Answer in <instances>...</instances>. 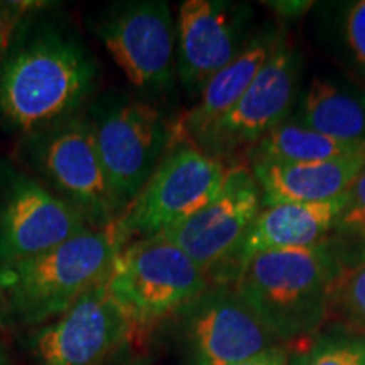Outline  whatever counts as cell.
I'll list each match as a JSON object with an SVG mask.
<instances>
[{"instance_id": "1", "label": "cell", "mask_w": 365, "mask_h": 365, "mask_svg": "<svg viewBox=\"0 0 365 365\" xmlns=\"http://www.w3.org/2000/svg\"><path fill=\"white\" fill-rule=\"evenodd\" d=\"M360 259L330 237L257 255L234 287L281 345L307 344L330 317L341 274Z\"/></svg>"}, {"instance_id": "2", "label": "cell", "mask_w": 365, "mask_h": 365, "mask_svg": "<svg viewBox=\"0 0 365 365\" xmlns=\"http://www.w3.org/2000/svg\"><path fill=\"white\" fill-rule=\"evenodd\" d=\"M97 63L59 27L19 29L0 65V117L26 135L76 115L93 91Z\"/></svg>"}, {"instance_id": "3", "label": "cell", "mask_w": 365, "mask_h": 365, "mask_svg": "<svg viewBox=\"0 0 365 365\" xmlns=\"http://www.w3.org/2000/svg\"><path fill=\"white\" fill-rule=\"evenodd\" d=\"M129 244L118 220L88 228L58 247L0 267V303L24 325L59 317L81 296L107 282L118 252Z\"/></svg>"}, {"instance_id": "4", "label": "cell", "mask_w": 365, "mask_h": 365, "mask_svg": "<svg viewBox=\"0 0 365 365\" xmlns=\"http://www.w3.org/2000/svg\"><path fill=\"white\" fill-rule=\"evenodd\" d=\"M210 286L202 269L163 235L129 242L105 282L135 331L175 318Z\"/></svg>"}, {"instance_id": "5", "label": "cell", "mask_w": 365, "mask_h": 365, "mask_svg": "<svg viewBox=\"0 0 365 365\" xmlns=\"http://www.w3.org/2000/svg\"><path fill=\"white\" fill-rule=\"evenodd\" d=\"M27 158L54 195L78 210L91 228L112 225L124 213L105 175L88 117L76 113L27 135Z\"/></svg>"}, {"instance_id": "6", "label": "cell", "mask_w": 365, "mask_h": 365, "mask_svg": "<svg viewBox=\"0 0 365 365\" xmlns=\"http://www.w3.org/2000/svg\"><path fill=\"white\" fill-rule=\"evenodd\" d=\"M88 118L105 175L125 212L170 150L175 129L156 107L129 97L102 100Z\"/></svg>"}, {"instance_id": "7", "label": "cell", "mask_w": 365, "mask_h": 365, "mask_svg": "<svg viewBox=\"0 0 365 365\" xmlns=\"http://www.w3.org/2000/svg\"><path fill=\"white\" fill-rule=\"evenodd\" d=\"M228 166L191 140L175 137L148 185L118 218L122 234L130 242L180 225L215 198Z\"/></svg>"}, {"instance_id": "8", "label": "cell", "mask_w": 365, "mask_h": 365, "mask_svg": "<svg viewBox=\"0 0 365 365\" xmlns=\"http://www.w3.org/2000/svg\"><path fill=\"white\" fill-rule=\"evenodd\" d=\"M299 53L284 31L242 98L212 125L198 148L227 164L254 148L293 112L299 93Z\"/></svg>"}, {"instance_id": "9", "label": "cell", "mask_w": 365, "mask_h": 365, "mask_svg": "<svg viewBox=\"0 0 365 365\" xmlns=\"http://www.w3.org/2000/svg\"><path fill=\"white\" fill-rule=\"evenodd\" d=\"M261 210V190L249 164L234 163L212 202L159 235L188 255L210 284L227 286L228 267Z\"/></svg>"}, {"instance_id": "10", "label": "cell", "mask_w": 365, "mask_h": 365, "mask_svg": "<svg viewBox=\"0 0 365 365\" xmlns=\"http://www.w3.org/2000/svg\"><path fill=\"white\" fill-rule=\"evenodd\" d=\"M88 228L78 210L43 182L0 168V267L48 252Z\"/></svg>"}, {"instance_id": "11", "label": "cell", "mask_w": 365, "mask_h": 365, "mask_svg": "<svg viewBox=\"0 0 365 365\" xmlns=\"http://www.w3.org/2000/svg\"><path fill=\"white\" fill-rule=\"evenodd\" d=\"M176 317L190 365H237L281 345L232 286H210Z\"/></svg>"}, {"instance_id": "12", "label": "cell", "mask_w": 365, "mask_h": 365, "mask_svg": "<svg viewBox=\"0 0 365 365\" xmlns=\"http://www.w3.org/2000/svg\"><path fill=\"white\" fill-rule=\"evenodd\" d=\"M98 38L127 80L145 91L170 90L176 76V26L170 6L140 0L112 9Z\"/></svg>"}, {"instance_id": "13", "label": "cell", "mask_w": 365, "mask_h": 365, "mask_svg": "<svg viewBox=\"0 0 365 365\" xmlns=\"http://www.w3.org/2000/svg\"><path fill=\"white\" fill-rule=\"evenodd\" d=\"M134 335L129 318L102 284L36 331L29 349L38 365H105Z\"/></svg>"}, {"instance_id": "14", "label": "cell", "mask_w": 365, "mask_h": 365, "mask_svg": "<svg viewBox=\"0 0 365 365\" xmlns=\"http://www.w3.org/2000/svg\"><path fill=\"white\" fill-rule=\"evenodd\" d=\"M249 6L225 0H186L176 26V75L191 95L249 43Z\"/></svg>"}, {"instance_id": "15", "label": "cell", "mask_w": 365, "mask_h": 365, "mask_svg": "<svg viewBox=\"0 0 365 365\" xmlns=\"http://www.w3.org/2000/svg\"><path fill=\"white\" fill-rule=\"evenodd\" d=\"M346 193L318 203H282L261 210L228 267L227 286H235L254 257L271 250L308 247L330 239Z\"/></svg>"}, {"instance_id": "16", "label": "cell", "mask_w": 365, "mask_h": 365, "mask_svg": "<svg viewBox=\"0 0 365 365\" xmlns=\"http://www.w3.org/2000/svg\"><path fill=\"white\" fill-rule=\"evenodd\" d=\"M261 190L262 208L282 203H318L339 198L365 170L364 156L318 163H249Z\"/></svg>"}, {"instance_id": "17", "label": "cell", "mask_w": 365, "mask_h": 365, "mask_svg": "<svg viewBox=\"0 0 365 365\" xmlns=\"http://www.w3.org/2000/svg\"><path fill=\"white\" fill-rule=\"evenodd\" d=\"M282 31L266 26L250 36L237 56L215 73L200 91V100L175 129L176 139L198 144L215 122L225 115L247 91L261 68L276 49Z\"/></svg>"}, {"instance_id": "18", "label": "cell", "mask_w": 365, "mask_h": 365, "mask_svg": "<svg viewBox=\"0 0 365 365\" xmlns=\"http://www.w3.org/2000/svg\"><path fill=\"white\" fill-rule=\"evenodd\" d=\"M294 120L333 139L365 144V90L359 83L314 76L299 97Z\"/></svg>"}, {"instance_id": "19", "label": "cell", "mask_w": 365, "mask_h": 365, "mask_svg": "<svg viewBox=\"0 0 365 365\" xmlns=\"http://www.w3.org/2000/svg\"><path fill=\"white\" fill-rule=\"evenodd\" d=\"M364 154L365 144L333 139L303 127L296 120H286L259 140L247 153L245 161L318 163Z\"/></svg>"}, {"instance_id": "20", "label": "cell", "mask_w": 365, "mask_h": 365, "mask_svg": "<svg viewBox=\"0 0 365 365\" xmlns=\"http://www.w3.org/2000/svg\"><path fill=\"white\" fill-rule=\"evenodd\" d=\"M287 365H365V335L350 330L314 336Z\"/></svg>"}, {"instance_id": "21", "label": "cell", "mask_w": 365, "mask_h": 365, "mask_svg": "<svg viewBox=\"0 0 365 365\" xmlns=\"http://www.w3.org/2000/svg\"><path fill=\"white\" fill-rule=\"evenodd\" d=\"M336 38L339 54L365 90V0L339 4Z\"/></svg>"}, {"instance_id": "22", "label": "cell", "mask_w": 365, "mask_h": 365, "mask_svg": "<svg viewBox=\"0 0 365 365\" xmlns=\"http://www.w3.org/2000/svg\"><path fill=\"white\" fill-rule=\"evenodd\" d=\"M331 312L339 314L350 331L365 335V257L341 274Z\"/></svg>"}, {"instance_id": "23", "label": "cell", "mask_w": 365, "mask_h": 365, "mask_svg": "<svg viewBox=\"0 0 365 365\" xmlns=\"http://www.w3.org/2000/svg\"><path fill=\"white\" fill-rule=\"evenodd\" d=\"M331 237L359 257H365V170L346 191V203Z\"/></svg>"}, {"instance_id": "24", "label": "cell", "mask_w": 365, "mask_h": 365, "mask_svg": "<svg viewBox=\"0 0 365 365\" xmlns=\"http://www.w3.org/2000/svg\"><path fill=\"white\" fill-rule=\"evenodd\" d=\"M33 9L29 2H0V65L19 33L26 14Z\"/></svg>"}, {"instance_id": "25", "label": "cell", "mask_w": 365, "mask_h": 365, "mask_svg": "<svg viewBox=\"0 0 365 365\" xmlns=\"http://www.w3.org/2000/svg\"><path fill=\"white\" fill-rule=\"evenodd\" d=\"M289 362V354L284 345L272 346V349L264 350V352L254 355L252 359L245 360L237 365H287Z\"/></svg>"}, {"instance_id": "26", "label": "cell", "mask_w": 365, "mask_h": 365, "mask_svg": "<svg viewBox=\"0 0 365 365\" xmlns=\"http://www.w3.org/2000/svg\"><path fill=\"white\" fill-rule=\"evenodd\" d=\"M269 6L274 12L279 14L281 19H289V17H299L301 14H304L308 9L313 7L312 2H269Z\"/></svg>"}, {"instance_id": "27", "label": "cell", "mask_w": 365, "mask_h": 365, "mask_svg": "<svg viewBox=\"0 0 365 365\" xmlns=\"http://www.w3.org/2000/svg\"><path fill=\"white\" fill-rule=\"evenodd\" d=\"M0 365H12L11 355H9L6 345L2 344V340H0Z\"/></svg>"}, {"instance_id": "28", "label": "cell", "mask_w": 365, "mask_h": 365, "mask_svg": "<svg viewBox=\"0 0 365 365\" xmlns=\"http://www.w3.org/2000/svg\"><path fill=\"white\" fill-rule=\"evenodd\" d=\"M112 365H145V364H144V360H140L137 357H127V359L118 360V362L112 364Z\"/></svg>"}]
</instances>
